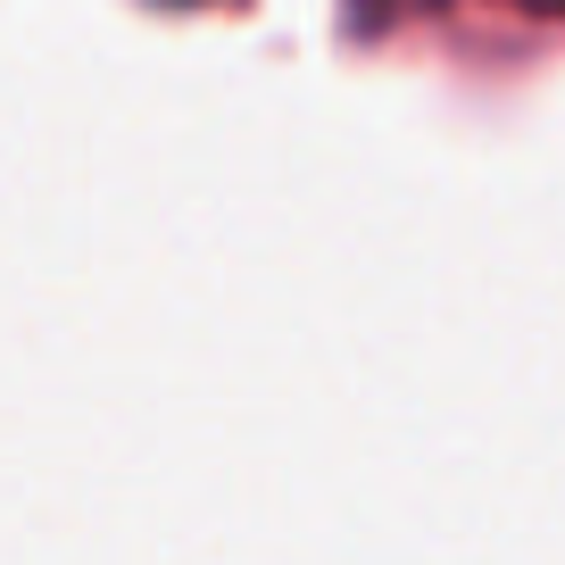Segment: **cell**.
Here are the masks:
<instances>
[{"label":"cell","mask_w":565,"mask_h":565,"mask_svg":"<svg viewBox=\"0 0 565 565\" xmlns=\"http://www.w3.org/2000/svg\"><path fill=\"white\" fill-rule=\"evenodd\" d=\"M541 9H565V0H541Z\"/></svg>","instance_id":"cell-1"}]
</instances>
